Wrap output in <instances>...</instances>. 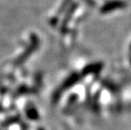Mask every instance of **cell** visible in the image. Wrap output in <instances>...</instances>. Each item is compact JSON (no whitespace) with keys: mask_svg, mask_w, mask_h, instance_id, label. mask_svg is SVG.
I'll use <instances>...</instances> for the list:
<instances>
[{"mask_svg":"<svg viewBox=\"0 0 131 130\" xmlns=\"http://www.w3.org/2000/svg\"><path fill=\"white\" fill-rule=\"evenodd\" d=\"M102 84L104 87L107 88V90H109L111 92L116 93L117 91H118V88H117L116 85H114L113 82L107 81V80H104V81H102Z\"/></svg>","mask_w":131,"mask_h":130,"instance_id":"obj_7","label":"cell"},{"mask_svg":"<svg viewBox=\"0 0 131 130\" xmlns=\"http://www.w3.org/2000/svg\"><path fill=\"white\" fill-rule=\"evenodd\" d=\"M27 114H28V117L30 118H32V119H36V118L38 117V113L37 112V110L33 107H30V108H28V110H27Z\"/></svg>","mask_w":131,"mask_h":130,"instance_id":"obj_8","label":"cell"},{"mask_svg":"<svg viewBox=\"0 0 131 130\" xmlns=\"http://www.w3.org/2000/svg\"><path fill=\"white\" fill-rule=\"evenodd\" d=\"M103 68V63H90V64L86 65L85 67L83 68L81 75L87 76L89 74H98L102 71Z\"/></svg>","mask_w":131,"mask_h":130,"instance_id":"obj_5","label":"cell"},{"mask_svg":"<svg viewBox=\"0 0 131 130\" xmlns=\"http://www.w3.org/2000/svg\"><path fill=\"white\" fill-rule=\"evenodd\" d=\"M130 50H131V44H130Z\"/></svg>","mask_w":131,"mask_h":130,"instance_id":"obj_10","label":"cell"},{"mask_svg":"<svg viewBox=\"0 0 131 130\" xmlns=\"http://www.w3.org/2000/svg\"><path fill=\"white\" fill-rule=\"evenodd\" d=\"M71 4H72V0H63V3L60 5L59 9H58V15H62L63 12H65V11L69 9V7L71 5Z\"/></svg>","mask_w":131,"mask_h":130,"instance_id":"obj_6","label":"cell"},{"mask_svg":"<svg viewBox=\"0 0 131 130\" xmlns=\"http://www.w3.org/2000/svg\"><path fill=\"white\" fill-rule=\"evenodd\" d=\"M130 62H131V58H130Z\"/></svg>","mask_w":131,"mask_h":130,"instance_id":"obj_11","label":"cell"},{"mask_svg":"<svg viewBox=\"0 0 131 130\" xmlns=\"http://www.w3.org/2000/svg\"><path fill=\"white\" fill-rule=\"evenodd\" d=\"M77 8H78V3L74 2V3H72L70 6L69 7V9L65 11V15H64V17H63V20L60 26V31L63 35L66 34L67 31H68L69 23V21H70L71 18L73 17V15L74 14L75 10L77 9Z\"/></svg>","mask_w":131,"mask_h":130,"instance_id":"obj_3","label":"cell"},{"mask_svg":"<svg viewBox=\"0 0 131 130\" xmlns=\"http://www.w3.org/2000/svg\"><path fill=\"white\" fill-rule=\"evenodd\" d=\"M126 6L127 4L123 0H109L101 7L100 12L102 14H107L115 10L124 9Z\"/></svg>","mask_w":131,"mask_h":130,"instance_id":"obj_1","label":"cell"},{"mask_svg":"<svg viewBox=\"0 0 131 130\" xmlns=\"http://www.w3.org/2000/svg\"><path fill=\"white\" fill-rule=\"evenodd\" d=\"M80 74L74 72V73H72L70 75L67 77V79L63 81V83L62 84V85L59 87V89L63 92L64 90H69V88L74 86L77 83H79V81L80 80Z\"/></svg>","mask_w":131,"mask_h":130,"instance_id":"obj_4","label":"cell"},{"mask_svg":"<svg viewBox=\"0 0 131 130\" xmlns=\"http://www.w3.org/2000/svg\"><path fill=\"white\" fill-rule=\"evenodd\" d=\"M82 1L84 3H85V4L90 7L96 6V2H95V0H82Z\"/></svg>","mask_w":131,"mask_h":130,"instance_id":"obj_9","label":"cell"},{"mask_svg":"<svg viewBox=\"0 0 131 130\" xmlns=\"http://www.w3.org/2000/svg\"><path fill=\"white\" fill-rule=\"evenodd\" d=\"M39 45H40V41H39L38 37L36 36L35 34H32L30 36V45L28 46V48L26 49V51L22 54V56L18 59L19 64L24 63L25 61L28 58L30 55H31L33 52L39 48Z\"/></svg>","mask_w":131,"mask_h":130,"instance_id":"obj_2","label":"cell"}]
</instances>
